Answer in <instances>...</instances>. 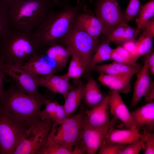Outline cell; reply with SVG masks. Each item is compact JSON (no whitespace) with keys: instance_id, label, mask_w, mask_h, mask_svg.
I'll return each mask as SVG.
<instances>
[{"instance_id":"obj_12","label":"cell","mask_w":154,"mask_h":154,"mask_svg":"<svg viewBox=\"0 0 154 154\" xmlns=\"http://www.w3.org/2000/svg\"><path fill=\"white\" fill-rule=\"evenodd\" d=\"M150 52L147 54L144 65L141 68L136 74L137 79L134 85L130 108L137 106L143 97H145L154 89V82L150 77L148 64V56Z\"/></svg>"},{"instance_id":"obj_45","label":"cell","mask_w":154,"mask_h":154,"mask_svg":"<svg viewBox=\"0 0 154 154\" xmlns=\"http://www.w3.org/2000/svg\"><path fill=\"white\" fill-rule=\"evenodd\" d=\"M144 98L147 102L153 101L154 99V89L151 91Z\"/></svg>"},{"instance_id":"obj_35","label":"cell","mask_w":154,"mask_h":154,"mask_svg":"<svg viewBox=\"0 0 154 154\" xmlns=\"http://www.w3.org/2000/svg\"><path fill=\"white\" fill-rule=\"evenodd\" d=\"M126 145L117 143L103 142L99 148L98 154H119L122 148Z\"/></svg>"},{"instance_id":"obj_31","label":"cell","mask_w":154,"mask_h":154,"mask_svg":"<svg viewBox=\"0 0 154 154\" xmlns=\"http://www.w3.org/2000/svg\"><path fill=\"white\" fill-rule=\"evenodd\" d=\"M144 147V140L142 134L141 138L139 140L124 146L119 154H138Z\"/></svg>"},{"instance_id":"obj_22","label":"cell","mask_w":154,"mask_h":154,"mask_svg":"<svg viewBox=\"0 0 154 154\" xmlns=\"http://www.w3.org/2000/svg\"><path fill=\"white\" fill-rule=\"evenodd\" d=\"M76 84V87L69 91L64 98L63 106L68 117L74 112L83 100L85 85L79 81Z\"/></svg>"},{"instance_id":"obj_25","label":"cell","mask_w":154,"mask_h":154,"mask_svg":"<svg viewBox=\"0 0 154 154\" xmlns=\"http://www.w3.org/2000/svg\"><path fill=\"white\" fill-rule=\"evenodd\" d=\"M110 42L105 38L99 43L92 56L86 73L91 71L93 67L98 64L110 60L113 49L110 46Z\"/></svg>"},{"instance_id":"obj_47","label":"cell","mask_w":154,"mask_h":154,"mask_svg":"<svg viewBox=\"0 0 154 154\" xmlns=\"http://www.w3.org/2000/svg\"><path fill=\"white\" fill-rule=\"evenodd\" d=\"M64 3H69V0H63Z\"/></svg>"},{"instance_id":"obj_9","label":"cell","mask_w":154,"mask_h":154,"mask_svg":"<svg viewBox=\"0 0 154 154\" xmlns=\"http://www.w3.org/2000/svg\"><path fill=\"white\" fill-rule=\"evenodd\" d=\"M94 11L102 23L105 37L116 27L127 22L117 0H95Z\"/></svg>"},{"instance_id":"obj_15","label":"cell","mask_w":154,"mask_h":154,"mask_svg":"<svg viewBox=\"0 0 154 154\" xmlns=\"http://www.w3.org/2000/svg\"><path fill=\"white\" fill-rule=\"evenodd\" d=\"M38 86L45 87L52 92L62 94L64 98L68 92L74 87L70 83V78L65 74L61 75L51 74L35 77Z\"/></svg>"},{"instance_id":"obj_6","label":"cell","mask_w":154,"mask_h":154,"mask_svg":"<svg viewBox=\"0 0 154 154\" xmlns=\"http://www.w3.org/2000/svg\"><path fill=\"white\" fill-rule=\"evenodd\" d=\"M53 122L46 119L29 126L13 154H37L45 144Z\"/></svg>"},{"instance_id":"obj_13","label":"cell","mask_w":154,"mask_h":154,"mask_svg":"<svg viewBox=\"0 0 154 154\" xmlns=\"http://www.w3.org/2000/svg\"><path fill=\"white\" fill-rule=\"evenodd\" d=\"M119 92L117 90L110 89L107 95L110 111L113 117L120 120L127 128L138 130L133 121L131 113Z\"/></svg>"},{"instance_id":"obj_14","label":"cell","mask_w":154,"mask_h":154,"mask_svg":"<svg viewBox=\"0 0 154 154\" xmlns=\"http://www.w3.org/2000/svg\"><path fill=\"white\" fill-rule=\"evenodd\" d=\"M110 107L108 96L97 105L89 110H85L84 121L89 125L94 127H104L110 122Z\"/></svg>"},{"instance_id":"obj_1","label":"cell","mask_w":154,"mask_h":154,"mask_svg":"<svg viewBox=\"0 0 154 154\" xmlns=\"http://www.w3.org/2000/svg\"><path fill=\"white\" fill-rule=\"evenodd\" d=\"M87 6L86 0H78L75 5L64 3L61 9L50 12L33 32L40 50L43 51L45 47L60 44L73 27L78 14L86 10Z\"/></svg>"},{"instance_id":"obj_4","label":"cell","mask_w":154,"mask_h":154,"mask_svg":"<svg viewBox=\"0 0 154 154\" xmlns=\"http://www.w3.org/2000/svg\"><path fill=\"white\" fill-rule=\"evenodd\" d=\"M41 52L33 32L11 30L0 41V57L4 63L23 65Z\"/></svg>"},{"instance_id":"obj_37","label":"cell","mask_w":154,"mask_h":154,"mask_svg":"<svg viewBox=\"0 0 154 154\" xmlns=\"http://www.w3.org/2000/svg\"><path fill=\"white\" fill-rule=\"evenodd\" d=\"M108 64L113 69L121 74H127L131 73L136 74L139 71L126 65L114 61Z\"/></svg>"},{"instance_id":"obj_46","label":"cell","mask_w":154,"mask_h":154,"mask_svg":"<svg viewBox=\"0 0 154 154\" xmlns=\"http://www.w3.org/2000/svg\"><path fill=\"white\" fill-rule=\"evenodd\" d=\"M4 62L2 58L0 57V71L2 68Z\"/></svg>"},{"instance_id":"obj_21","label":"cell","mask_w":154,"mask_h":154,"mask_svg":"<svg viewBox=\"0 0 154 154\" xmlns=\"http://www.w3.org/2000/svg\"><path fill=\"white\" fill-rule=\"evenodd\" d=\"M51 100H46L45 108L41 111L40 117L42 120L50 119L56 125H60L68 117L63 106L59 104L56 101L52 102Z\"/></svg>"},{"instance_id":"obj_5","label":"cell","mask_w":154,"mask_h":154,"mask_svg":"<svg viewBox=\"0 0 154 154\" xmlns=\"http://www.w3.org/2000/svg\"><path fill=\"white\" fill-rule=\"evenodd\" d=\"M29 127L0 106V148L2 154H13Z\"/></svg>"},{"instance_id":"obj_42","label":"cell","mask_w":154,"mask_h":154,"mask_svg":"<svg viewBox=\"0 0 154 154\" xmlns=\"http://www.w3.org/2000/svg\"><path fill=\"white\" fill-rule=\"evenodd\" d=\"M5 75V74L3 72L0 71V105L6 90L4 88L3 83V81Z\"/></svg>"},{"instance_id":"obj_34","label":"cell","mask_w":154,"mask_h":154,"mask_svg":"<svg viewBox=\"0 0 154 154\" xmlns=\"http://www.w3.org/2000/svg\"><path fill=\"white\" fill-rule=\"evenodd\" d=\"M140 6L139 0H129L124 14L125 19L127 21L133 19L136 16Z\"/></svg>"},{"instance_id":"obj_27","label":"cell","mask_w":154,"mask_h":154,"mask_svg":"<svg viewBox=\"0 0 154 154\" xmlns=\"http://www.w3.org/2000/svg\"><path fill=\"white\" fill-rule=\"evenodd\" d=\"M143 32L139 38L136 41L137 50L133 57L137 62L141 56L147 54L151 52L152 47V40L153 37L145 29H142Z\"/></svg>"},{"instance_id":"obj_44","label":"cell","mask_w":154,"mask_h":154,"mask_svg":"<svg viewBox=\"0 0 154 154\" xmlns=\"http://www.w3.org/2000/svg\"><path fill=\"white\" fill-rule=\"evenodd\" d=\"M148 64L149 68L154 67V52L149 53L148 58Z\"/></svg>"},{"instance_id":"obj_32","label":"cell","mask_w":154,"mask_h":154,"mask_svg":"<svg viewBox=\"0 0 154 154\" xmlns=\"http://www.w3.org/2000/svg\"><path fill=\"white\" fill-rule=\"evenodd\" d=\"M128 24L127 22L121 23L115 28L105 38L110 42L119 43L125 29Z\"/></svg>"},{"instance_id":"obj_8","label":"cell","mask_w":154,"mask_h":154,"mask_svg":"<svg viewBox=\"0 0 154 154\" xmlns=\"http://www.w3.org/2000/svg\"><path fill=\"white\" fill-rule=\"evenodd\" d=\"M85 110L82 106L79 112L69 116L56 129L53 123L51 131L53 140L57 143L71 150L79 141L81 134L83 118Z\"/></svg>"},{"instance_id":"obj_20","label":"cell","mask_w":154,"mask_h":154,"mask_svg":"<svg viewBox=\"0 0 154 154\" xmlns=\"http://www.w3.org/2000/svg\"><path fill=\"white\" fill-rule=\"evenodd\" d=\"M41 52L35 55L22 65L24 68L34 77L55 74L56 72L55 68L42 60L44 54Z\"/></svg>"},{"instance_id":"obj_10","label":"cell","mask_w":154,"mask_h":154,"mask_svg":"<svg viewBox=\"0 0 154 154\" xmlns=\"http://www.w3.org/2000/svg\"><path fill=\"white\" fill-rule=\"evenodd\" d=\"M116 119L113 117L110 123L103 127H91L84 121L80 139L74 149L80 154H95L103 143L109 129L114 126Z\"/></svg>"},{"instance_id":"obj_11","label":"cell","mask_w":154,"mask_h":154,"mask_svg":"<svg viewBox=\"0 0 154 154\" xmlns=\"http://www.w3.org/2000/svg\"><path fill=\"white\" fill-rule=\"evenodd\" d=\"M1 71L10 76L17 88L21 91L32 95H40L38 90L35 77L25 70L22 65L5 63Z\"/></svg>"},{"instance_id":"obj_40","label":"cell","mask_w":154,"mask_h":154,"mask_svg":"<svg viewBox=\"0 0 154 154\" xmlns=\"http://www.w3.org/2000/svg\"><path fill=\"white\" fill-rule=\"evenodd\" d=\"M121 47L128 52L133 59L137 50L136 41L131 40L124 42L122 43Z\"/></svg>"},{"instance_id":"obj_24","label":"cell","mask_w":154,"mask_h":154,"mask_svg":"<svg viewBox=\"0 0 154 154\" xmlns=\"http://www.w3.org/2000/svg\"><path fill=\"white\" fill-rule=\"evenodd\" d=\"M49 59L54 61L56 67L60 69L66 65L69 57L70 56L69 50L60 44H56L47 47L44 51Z\"/></svg>"},{"instance_id":"obj_3","label":"cell","mask_w":154,"mask_h":154,"mask_svg":"<svg viewBox=\"0 0 154 154\" xmlns=\"http://www.w3.org/2000/svg\"><path fill=\"white\" fill-rule=\"evenodd\" d=\"M52 97L47 94L29 95L19 90L13 82L2 99L0 106L25 122L30 126L42 120L40 116L41 107Z\"/></svg>"},{"instance_id":"obj_39","label":"cell","mask_w":154,"mask_h":154,"mask_svg":"<svg viewBox=\"0 0 154 154\" xmlns=\"http://www.w3.org/2000/svg\"><path fill=\"white\" fill-rule=\"evenodd\" d=\"M92 70H95L100 73L108 75H116L121 74L113 69L108 64L96 65L92 69Z\"/></svg>"},{"instance_id":"obj_16","label":"cell","mask_w":154,"mask_h":154,"mask_svg":"<svg viewBox=\"0 0 154 154\" xmlns=\"http://www.w3.org/2000/svg\"><path fill=\"white\" fill-rule=\"evenodd\" d=\"M135 126L139 130L143 126L152 132L154 129V102H148L143 106L131 112Z\"/></svg>"},{"instance_id":"obj_38","label":"cell","mask_w":154,"mask_h":154,"mask_svg":"<svg viewBox=\"0 0 154 154\" xmlns=\"http://www.w3.org/2000/svg\"><path fill=\"white\" fill-rule=\"evenodd\" d=\"M139 29L132 28L128 25L126 26L123 35L119 42V43L131 40H134L138 35Z\"/></svg>"},{"instance_id":"obj_23","label":"cell","mask_w":154,"mask_h":154,"mask_svg":"<svg viewBox=\"0 0 154 154\" xmlns=\"http://www.w3.org/2000/svg\"><path fill=\"white\" fill-rule=\"evenodd\" d=\"M105 97L97 82L89 76L85 86L83 98L87 106L90 109L93 108L102 101Z\"/></svg>"},{"instance_id":"obj_41","label":"cell","mask_w":154,"mask_h":154,"mask_svg":"<svg viewBox=\"0 0 154 154\" xmlns=\"http://www.w3.org/2000/svg\"><path fill=\"white\" fill-rule=\"evenodd\" d=\"M143 28L145 29L153 37L154 36V19L148 21L144 25Z\"/></svg>"},{"instance_id":"obj_33","label":"cell","mask_w":154,"mask_h":154,"mask_svg":"<svg viewBox=\"0 0 154 154\" xmlns=\"http://www.w3.org/2000/svg\"><path fill=\"white\" fill-rule=\"evenodd\" d=\"M144 140V154H154V133L148 131L145 126L142 127Z\"/></svg>"},{"instance_id":"obj_7","label":"cell","mask_w":154,"mask_h":154,"mask_svg":"<svg viewBox=\"0 0 154 154\" xmlns=\"http://www.w3.org/2000/svg\"><path fill=\"white\" fill-rule=\"evenodd\" d=\"M72 48L82 61L86 73L94 51L99 43L96 39L74 23L69 33L61 41L60 44Z\"/></svg>"},{"instance_id":"obj_29","label":"cell","mask_w":154,"mask_h":154,"mask_svg":"<svg viewBox=\"0 0 154 154\" xmlns=\"http://www.w3.org/2000/svg\"><path fill=\"white\" fill-rule=\"evenodd\" d=\"M138 16L136 23L139 29H142L144 25L154 15V0H151L144 5H141L138 12Z\"/></svg>"},{"instance_id":"obj_18","label":"cell","mask_w":154,"mask_h":154,"mask_svg":"<svg viewBox=\"0 0 154 154\" xmlns=\"http://www.w3.org/2000/svg\"><path fill=\"white\" fill-rule=\"evenodd\" d=\"M135 74L131 73L127 74L108 75L100 74L98 80L102 84L120 92L128 94L131 90L130 81Z\"/></svg>"},{"instance_id":"obj_26","label":"cell","mask_w":154,"mask_h":154,"mask_svg":"<svg viewBox=\"0 0 154 154\" xmlns=\"http://www.w3.org/2000/svg\"><path fill=\"white\" fill-rule=\"evenodd\" d=\"M71 56V60L67 72L66 74L70 78L77 79L84 72H86V69L82 59L77 54L71 47L67 46Z\"/></svg>"},{"instance_id":"obj_2","label":"cell","mask_w":154,"mask_h":154,"mask_svg":"<svg viewBox=\"0 0 154 154\" xmlns=\"http://www.w3.org/2000/svg\"><path fill=\"white\" fill-rule=\"evenodd\" d=\"M63 0H25L9 9L11 30L32 33L35 31L50 12L63 7Z\"/></svg>"},{"instance_id":"obj_48","label":"cell","mask_w":154,"mask_h":154,"mask_svg":"<svg viewBox=\"0 0 154 154\" xmlns=\"http://www.w3.org/2000/svg\"><path fill=\"white\" fill-rule=\"evenodd\" d=\"M0 154H1V150L0 148Z\"/></svg>"},{"instance_id":"obj_28","label":"cell","mask_w":154,"mask_h":154,"mask_svg":"<svg viewBox=\"0 0 154 154\" xmlns=\"http://www.w3.org/2000/svg\"><path fill=\"white\" fill-rule=\"evenodd\" d=\"M37 154H76V153L73 149L70 150L55 142L52 137L50 131L45 144Z\"/></svg>"},{"instance_id":"obj_30","label":"cell","mask_w":154,"mask_h":154,"mask_svg":"<svg viewBox=\"0 0 154 154\" xmlns=\"http://www.w3.org/2000/svg\"><path fill=\"white\" fill-rule=\"evenodd\" d=\"M9 9L0 0V41L11 31Z\"/></svg>"},{"instance_id":"obj_36","label":"cell","mask_w":154,"mask_h":154,"mask_svg":"<svg viewBox=\"0 0 154 154\" xmlns=\"http://www.w3.org/2000/svg\"><path fill=\"white\" fill-rule=\"evenodd\" d=\"M110 60H113L116 62L126 65L139 71L143 66L137 62H132L127 60L117 53L114 49H113L111 53Z\"/></svg>"},{"instance_id":"obj_43","label":"cell","mask_w":154,"mask_h":154,"mask_svg":"<svg viewBox=\"0 0 154 154\" xmlns=\"http://www.w3.org/2000/svg\"><path fill=\"white\" fill-rule=\"evenodd\" d=\"M9 9L18 4L25 0H0Z\"/></svg>"},{"instance_id":"obj_19","label":"cell","mask_w":154,"mask_h":154,"mask_svg":"<svg viewBox=\"0 0 154 154\" xmlns=\"http://www.w3.org/2000/svg\"><path fill=\"white\" fill-rule=\"evenodd\" d=\"M86 10L78 14L74 23L91 36L98 39L103 31L102 23L96 16Z\"/></svg>"},{"instance_id":"obj_17","label":"cell","mask_w":154,"mask_h":154,"mask_svg":"<svg viewBox=\"0 0 154 154\" xmlns=\"http://www.w3.org/2000/svg\"><path fill=\"white\" fill-rule=\"evenodd\" d=\"M142 135L137 129H119L113 126L109 130L103 142L128 145L139 140Z\"/></svg>"}]
</instances>
